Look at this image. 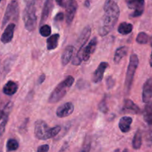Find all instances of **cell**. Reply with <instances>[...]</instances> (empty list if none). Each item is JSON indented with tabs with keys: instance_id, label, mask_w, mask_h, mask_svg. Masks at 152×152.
<instances>
[{
	"instance_id": "15",
	"label": "cell",
	"mask_w": 152,
	"mask_h": 152,
	"mask_svg": "<svg viewBox=\"0 0 152 152\" xmlns=\"http://www.w3.org/2000/svg\"><path fill=\"white\" fill-rule=\"evenodd\" d=\"M75 50V48L73 45H68L64 49L63 52L62 53V56H61V62H62V65L63 66L64 65H66L70 62L73 56Z\"/></svg>"
},
{
	"instance_id": "9",
	"label": "cell",
	"mask_w": 152,
	"mask_h": 152,
	"mask_svg": "<svg viewBox=\"0 0 152 152\" xmlns=\"http://www.w3.org/2000/svg\"><path fill=\"white\" fill-rule=\"evenodd\" d=\"M127 5L130 9L134 10V13L131 15L132 17H137L141 16L144 11L145 0H128Z\"/></svg>"
},
{
	"instance_id": "1",
	"label": "cell",
	"mask_w": 152,
	"mask_h": 152,
	"mask_svg": "<svg viewBox=\"0 0 152 152\" xmlns=\"http://www.w3.org/2000/svg\"><path fill=\"white\" fill-rule=\"evenodd\" d=\"M104 10V14L98 29L99 35L101 37L107 35L113 29L120 14L119 7L115 0H106Z\"/></svg>"
},
{
	"instance_id": "4",
	"label": "cell",
	"mask_w": 152,
	"mask_h": 152,
	"mask_svg": "<svg viewBox=\"0 0 152 152\" xmlns=\"http://www.w3.org/2000/svg\"><path fill=\"white\" fill-rule=\"evenodd\" d=\"M74 82L75 79L72 76H69L63 81L58 84L49 96V103H56V102H59L61 99H62V98L66 94L67 91L72 87Z\"/></svg>"
},
{
	"instance_id": "18",
	"label": "cell",
	"mask_w": 152,
	"mask_h": 152,
	"mask_svg": "<svg viewBox=\"0 0 152 152\" xmlns=\"http://www.w3.org/2000/svg\"><path fill=\"white\" fill-rule=\"evenodd\" d=\"M133 120L130 117H123L120 119L119 123V127L121 132L123 133H127L131 130V126Z\"/></svg>"
},
{
	"instance_id": "3",
	"label": "cell",
	"mask_w": 152,
	"mask_h": 152,
	"mask_svg": "<svg viewBox=\"0 0 152 152\" xmlns=\"http://www.w3.org/2000/svg\"><path fill=\"white\" fill-rule=\"evenodd\" d=\"M61 130L60 126L49 128L47 123L42 120H38L34 124V136L37 139L46 140L55 137Z\"/></svg>"
},
{
	"instance_id": "28",
	"label": "cell",
	"mask_w": 152,
	"mask_h": 152,
	"mask_svg": "<svg viewBox=\"0 0 152 152\" xmlns=\"http://www.w3.org/2000/svg\"><path fill=\"white\" fill-rule=\"evenodd\" d=\"M106 98H104L102 99L101 102L99 103V105H98V108H99L100 111L103 113H106L108 111V108H107V102H106Z\"/></svg>"
},
{
	"instance_id": "27",
	"label": "cell",
	"mask_w": 152,
	"mask_h": 152,
	"mask_svg": "<svg viewBox=\"0 0 152 152\" xmlns=\"http://www.w3.org/2000/svg\"><path fill=\"white\" fill-rule=\"evenodd\" d=\"M52 33V29L51 27L48 25H43L40 27V34L42 37H49Z\"/></svg>"
},
{
	"instance_id": "10",
	"label": "cell",
	"mask_w": 152,
	"mask_h": 152,
	"mask_svg": "<svg viewBox=\"0 0 152 152\" xmlns=\"http://www.w3.org/2000/svg\"><path fill=\"white\" fill-rule=\"evenodd\" d=\"M74 111V105L72 102H66L58 108L56 114L58 117H66L71 115Z\"/></svg>"
},
{
	"instance_id": "13",
	"label": "cell",
	"mask_w": 152,
	"mask_h": 152,
	"mask_svg": "<svg viewBox=\"0 0 152 152\" xmlns=\"http://www.w3.org/2000/svg\"><path fill=\"white\" fill-rule=\"evenodd\" d=\"M15 27H16V25H15L14 23L9 24L6 27L1 37V42L3 44H7V43L10 42L12 41L13 37Z\"/></svg>"
},
{
	"instance_id": "16",
	"label": "cell",
	"mask_w": 152,
	"mask_h": 152,
	"mask_svg": "<svg viewBox=\"0 0 152 152\" xmlns=\"http://www.w3.org/2000/svg\"><path fill=\"white\" fill-rule=\"evenodd\" d=\"M122 112L131 113V114H139L140 113V108L131 99H126L124 102Z\"/></svg>"
},
{
	"instance_id": "26",
	"label": "cell",
	"mask_w": 152,
	"mask_h": 152,
	"mask_svg": "<svg viewBox=\"0 0 152 152\" xmlns=\"http://www.w3.org/2000/svg\"><path fill=\"white\" fill-rule=\"evenodd\" d=\"M148 40H149L148 36V34L145 32H140L139 34L137 35V39H136L137 42L141 45L146 44V43H148Z\"/></svg>"
},
{
	"instance_id": "24",
	"label": "cell",
	"mask_w": 152,
	"mask_h": 152,
	"mask_svg": "<svg viewBox=\"0 0 152 152\" xmlns=\"http://www.w3.org/2000/svg\"><path fill=\"white\" fill-rule=\"evenodd\" d=\"M133 148L136 150H138L141 148L142 145V133L139 130L137 131L135 133L134 139L132 141Z\"/></svg>"
},
{
	"instance_id": "35",
	"label": "cell",
	"mask_w": 152,
	"mask_h": 152,
	"mask_svg": "<svg viewBox=\"0 0 152 152\" xmlns=\"http://www.w3.org/2000/svg\"><path fill=\"white\" fill-rule=\"evenodd\" d=\"M4 111H1V110H0V120H1V119H3V117H4Z\"/></svg>"
},
{
	"instance_id": "6",
	"label": "cell",
	"mask_w": 152,
	"mask_h": 152,
	"mask_svg": "<svg viewBox=\"0 0 152 152\" xmlns=\"http://www.w3.org/2000/svg\"><path fill=\"white\" fill-rule=\"evenodd\" d=\"M139 65V59L137 54L134 53L130 57L129 65L128 67V71H127L126 77H125V91L128 94L131 90V86H132L133 81H134V74H135L137 68Z\"/></svg>"
},
{
	"instance_id": "7",
	"label": "cell",
	"mask_w": 152,
	"mask_h": 152,
	"mask_svg": "<svg viewBox=\"0 0 152 152\" xmlns=\"http://www.w3.org/2000/svg\"><path fill=\"white\" fill-rule=\"evenodd\" d=\"M19 8L18 2L16 0H13L9 3L6 8L5 13H4V17L2 19L1 28H4L9 21H17L18 18H19Z\"/></svg>"
},
{
	"instance_id": "14",
	"label": "cell",
	"mask_w": 152,
	"mask_h": 152,
	"mask_svg": "<svg viewBox=\"0 0 152 152\" xmlns=\"http://www.w3.org/2000/svg\"><path fill=\"white\" fill-rule=\"evenodd\" d=\"M152 98V78L148 79L143 86L142 101L148 102Z\"/></svg>"
},
{
	"instance_id": "21",
	"label": "cell",
	"mask_w": 152,
	"mask_h": 152,
	"mask_svg": "<svg viewBox=\"0 0 152 152\" xmlns=\"http://www.w3.org/2000/svg\"><path fill=\"white\" fill-rule=\"evenodd\" d=\"M144 120L150 126H152V102H148L144 109Z\"/></svg>"
},
{
	"instance_id": "31",
	"label": "cell",
	"mask_w": 152,
	"mask_h": 152,
	"mask_svg": "<svg viewBox=\"0 0 152 152\" xmlns=\"http://www.w3.org/2000/svg\"><path fill=\"white\" fill-rule=\"evenodd\" d=\"M49 150V145H40L37 148V151L38 152H46Z\"/></svg>"
},
{
	"instance_id": "19",
	"label": "cell",
	"mask_w": 152,
	"mask_h": 152,
	"mask_svg": "<svg viewBox=\"0 0 152 152\" xmlns=\"http://www.w3.org/2000/svg\"><path fill=\"white\" fill-rule=\"evenodd\" d=\"M18 90V86L15 82L10 80L3 87V93L7 96H12L15 94Z\"/></svg>"
},
{
	"instance_id": "17",
	"label": "cell",
	"mask_w": 152,
	"mask_h": 152,
	"mask_svg": "<svg viewBox=\"0 0 152 152\" xmlns=\"http://www.w3.org/2000/svg\"><path fill=\"white\" fill-rule=\"evenodd\" d=\"M52 7H53V0H46L44 6H43V11H42L41 19H40V25H43L46 22V19H48Z\"/></svg>"
},
{
	"instance_id": "32",
	"label": "cell",
	"mask_w": 152,
	"mask_h": 152,
	"mask_svg": "<svg viewBox=\"0 0 152 152\" xmlns=\"http://www.w3.org/2000/svg\"><path fill=\"white\" fill-rule=\"evenodd\" d=\"M57 2V4H58L61 7H64L66 6V0H55Z\"/></svg>"
},
{
	"instance_id": "8",
	"label": "cell",
	"mask_w": 152,
	"mask_h": 152,
	"mask_svg": "<svg viewBox=\"0 0 152 152\" xmlns=\"http://www.w3.org/2000/svg\"><path fill=\"white\" fill-rule=\"evenodd\" d=\"M66 22L68 25H70L74 19L75 13L77 12V4L76 0H68L66 4Z\"/></svg>"
},
{
	"instance_id": "30",
	"label": "cell",
	"mask_w": 152,
	"mask_h": 152,
	"mask_svg": "<svg viewBox=\"0 0 152 152\" xmlns=\"http://www.w3.org/2000/svg\"><path fill=\"white\" fill-rule=\"evenodd\" d=\"M63 19H64V14L63 13H62V12L58 13V14L55 16V18H54V20H55V22H61V21H63Z\"/></svg>"
},
{
	"instance_id": "20",
	"label": "cell",
	"mask_w": 152,
	"mask_h": 152,
	"mask_svg": "<svg viewBox=\"0 0 152 152\" xmlns=\"http://www.w3.org/2000/svg\"><path fill=\"white\" fill-rule=\"evenodd\" d=\"M127 53H128V48L125 47V46H122V47H119V48L116 49V52H115L114 59H113L115 63H119L121 60L126 56Z\"/></svg>"
},
{
	"instance_id": "36",
	"label": "cell",
	"mask_w": 152,
	"mask_h": 152,
	"mask_svg": "<svg viewBox=\"0 0 152 152\" xmlns=\"http://www.w3.org/2000/svg\"><path fill=\"white\" fill-rule=\"evenodd\" d=\"M150 65L151 67H152V53L151 54V59H150Z\"/></svg>"
},
{
	"instance_id": "33",
	"label": "cell",
	"mask_w": 152,
	"mask_h": 152,
	"mask_svg": "<svg viewBox=\"0 0 152 152\" xmlns=\"http://www.w3.org/2000/svg\"><path fill=\"white\" fill-rule=\"evenodd\" d=\"M45 80H46V76H45V74H42V75H40V77H39V80H38V84L39 85L42 84V83L45 81Z\"/></svg>"
},
{
	"instance_id": "2",
	"label": "cell",
	"mask_w": 152,
	"mask_h": 152,
	"mask_svg": "<svg viewBox=\"0 0 152 152\" xmlns=\"http://www.w3.org/2000/svg\"><path fill=\"white\" fill-rule=\"evenodd\" d=\"M25 8L22 14L24 25L28 31H34L37 25V15H36L35 0H24Z\"/></svg>"
},
{
	"instance_id": "38",
	"label": "cell",
	"mask_w": 152,
	"mask_h": 152,
	"mask_svg": "<svg viewBox=\"0 0 152 152\" xmlns=\"http://www.w3.org/2000/svg\"><path fill=\"white\" fill-rule=\"evenodd\" d=\"M1 0H0V2H1Z\"/></svg>"
},
{
	"instance_id": "5",
	"label": "cell",
	"mask_w": 152,
	"mask_h": 152,
	"mask_svg": "<svg viewBox=\"0 0 152 152\" xmlns=\"http://www.w3.org/2000/svg\"><path fill=\"white\" fill-rule=\"evenodd\" d=\"M90 34L91 28L89 26H86V28H84V29L83 30V31L80 34V37H79L77 41V45H78L79 48L72 60V64L74 65H79L81 63L82 60H83V56H82V55H83V49L84 48L86 42L89 39Z\"/></svg>"
},
{
	"instance_id": "29",
	"label": "cell",
	"mask_w": 152,
	"mask_h": 152,
	"mask_svg": "<svg viewBox=\"0 0 152 152\" xmlns=\"http://www.w3.org/2000/svg\"><path fill=\"white\" fill-rule=\"evenodd\" d=\"M106 85H107V87L108 89L112 88L115 86V80L113 78V77L110 76V77H107V80H106Z\"/></svg>"
},
{
	"instance_id": "25",
	"label": "cell",
	"mask_w": 152,
	"mask_h": 152,
	"mask_svg": "<svg viewBox=\"0 0 152 152\" xmlns=\"http://www.w3.org/2000/svg\"><path fill=\"white\" fill-rule=\"evenodd\" d=\"M19 148V142L14 139H9L6 143V150L7 151H16Z\"/></svg>"
},
{
	"instance_id": "34",
	"label": "cell",
	"mask_w": 152,
	"mask_h": 152,
	"mask_svg": "<svg viewBox=\"0 0 152 152\" xmlns=\"http://www.w3.org/2000/svg\"><path fill=\"white\" fill-rule=\"evenodd\" d=\"M90 3H91V0H86L84 2L85 7H89V6H90Z\"/></svg>"
},
{
	"instance_id": "23",
	"label": "cell",
	"mask_w": 152,
	"mask_h": 152,
	"mask_svg": "<svg viewBox=\"0 0 152 152\" xmlns=\"http://www.w3.org/2000/svg\"><path fill=\"white\" fill-rule=\"evenodd\" d=\"M133 25L128 22H122L118 27V32L122 35H128L132 32Z\"/></svg>"
},
{
	"instance_id": "11",
	"label": "cell",
	"mask_w": 152,
	"mask_h": 152,
	"mask_svg": "<svg viewBox=\"0 0 152 152\" xmlns=\"http://www.w3.org/2000/svg\"><path fill=\"white\" fill-rule=\"evenodd\" d=\"M97 38L96 37H94L93 39L90 40L89 43H88L87 45L86 46L85 48H83V60L86 62L90 58L91 55L95 52V48H96V46H97Z\"/></svg>"
},
{
	"instance_id": "12",
	"label": "cell",
	"mask_w": 152,
	"mask_h": 152,
	"mask_svg": "<svg viewBox=\"0 0 152 152\" xmlns=\"http://www.w3.org/2000/svg\"><path fill=\"white\" fill-rule=\"evenodd\" d=\"M108 67V63L106 62H102L100 63L97 69L94 71L92 76V81L94 83H98L102 80L103 77H104V71Z\"/></svg>"
},
{
	"instance_id": "37",
	"label": "cell",
	"mask_w": 152,
	"mask_h": 152,
	"mask_svg": "<svg viewBox=\"0 0 152 152\" xmlns=\"http://www.w3.org/2000/svg\"><path fill=\"white\" fill-rule=\"evenodd\" d=\"M151 45L152 46V37H151Z\"/></svg>"
},
{
	"instance_id": "22",
	"label": "cell",
	"mask_w": 152,
	"mask_h": 152,
	"mask_svg": "<svg viewBox=\"0 0 152 152\" xmlns=\"http://www.w3.org/2000/svg\"><path fill=\"white\" fill-rule=\"evenodd\" d=\"M60 35L58 34H53L51 36L47 39V49L49 50H55L57 48L58 45V41H59Z\"/></svg>"
}]
</instances>
